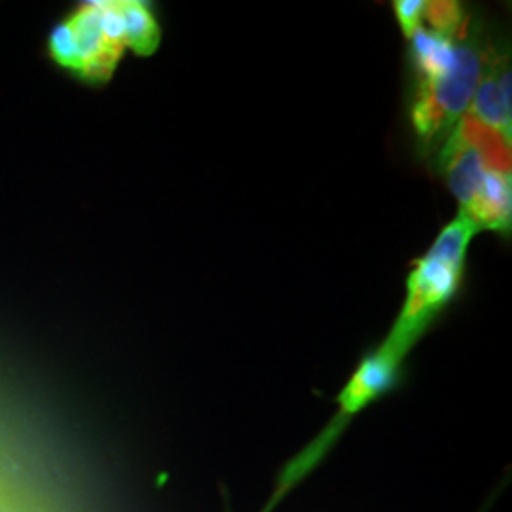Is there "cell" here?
I'll return each instance as SVG.
<instances>
[{
  "mask_svg": "<svg viewBox=\"0 0 512 512\" xmlns=\"http://www.w3.org/2000/svg\"><path fill=\"white\" fill-rule=\"evenodd\" d=\"M476 232L475 224L461 213L440 232L408 277L403 310L387 334V342L410 353L431 321L458 293L465 256Z\"/></svg>",
  "mask_w": 512,
  "mask_h": 512,
  "instance_id": "6da1fadb",
  "label": "cell"
},
{
  "mask_svg": "<svg viewBox=\"0 0 512 512\" xmlns=\"http://www.w3.org/2000/svg\"><path fill=\"white\" fill-rule=\"evenodd\" d=\"M490 54L476 37L473 21L463 33L454 65L433 80L416 82L410 120L427 150L440 148L471 107Z\"/></svg>",
  "mask_w": 512,
  "mask_h": 512,
  "instance_id": "7a4b0ae2",
  "label": "cell"
},
{
  "mask_svg": "<svg viewBox=\"0 0 512 512\" xmlns=\"http://www.w3.org/2000/svg\"><path fill=\"white\" fill-rule=\"evenodd\" d=\"M406 351L384 340L382 346L374 349L370 355L359 363L348 384L344 385L338 395V414L334 420L319 433V437L311 440L310 444L293 458V461L283 469L277 478V488L274 494L285 497L293 490L298 482H302L311 471L321 463L342 435L344 427L351 418H355L368 404L380 399L385 391H389L401 372Z\"/></svg>",
  "mask_w": 512,
  "mask_h": 512,
  "instance_id": "3957f363",
  "label": "cell"
},
{
  "mask_svg": "<svg viewBox=\"0 0 512 512\" xmlns=\"http://www.w3.org/2000/svg\"><path fill=\"white\" fill-rule=\"evenodd\" d=\"M67 21L73 31L78 55L76 74L88 82H107L126 50L112 44L105 35L101 27L99 2H88L80 6Z\"/></svg>",
  "mask_w": 512,
  "mask_h": 512,
  "instance_id": "277c9868",
  "label": "cell"
},
{
  "mask_svg": "<svg viewBox=\"0 0 512 512\" xmlns=\"http://www.w3.org/2000/svg\"><path fill=\"white\" fill-rule=\"evenodd\" d=\"M126 29V44L135 54H154L160 46L162 31L156 16L147 2L141 0H118Z\"/></svg>",
  "mask_w": 512,
  "mask_h": 512,
  "instance_id": "5b68a950",
  "label": "cell"
},
{
  "mask_svg": "<svg viewBox=\"0 0 512 512\" xmlns=\"http://www.w3.org/2000/svg\"><path fill=\"white\" fill-rule=\"evenodd\" d=\"M50 52L61 67L78 73V55H76L73 31H71L69 21H63L55 27L54 33L50 37Z\"/></svg>",
  "mask_w": 512,
  "mask_h": 512,
  "instance_id": "8992f818",
  "label": "cell"
},
{
  "mask_svg": "<svg viewBox=\"0 0 512 512\" xmlns=\"http://www.w3.org/2000/svg\"><path fill=\"white\" fill-rule=\"evenodd\" d=\"M425 0H397L395 16L399 21V27L406 38L412 37L418 29L423 27V16H425Z\"/></svg>",
  "mask_w": 512,
  "mask_h": 512,
  "instance_id": "52a82bcc",
  "label": "cell"
},
{
  "mask_svg": "<svg viewBox=\"0 0 512 512\" xmlns=\"http://www.w3.org/2000/svg\"><path fill=\"white\" fill-rule=\"evenodd\" d=\"M279 503H281L279 499H275V497H270V501H268V503L264 505V509H262V511L260 512H272L274 511L275 507L279 505Z\"/></svg>",
  "mask_w": 512,
  "mask_h": 512,
  "instance_id": "ba28073f",
  "label": "cell"
},
{
  "mask_svg": "<svg viewBox=\"0 0 512 512\" xmlns=\"http://www.w3.org/2000/svg\"><path fill=\"white\" fill-rule=\"evenodd\" d=\"M6 509H8V505H6V499H4V495H2V492H0V512H8Z\"/></svg>",
  "mask_w": 512,
  "mask_h": 512,
  "instance_id": "9c48e42d",
  "label": "cell"
}]
</instances>
